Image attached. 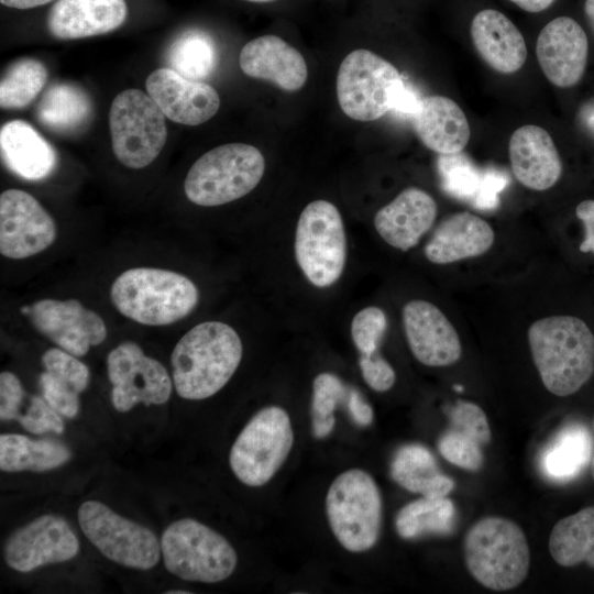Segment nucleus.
<instances>
[{"label": "nucleus", "mask_w": 594, "mask_h": 594, "mask_svg": "<svg viewBox=\"0 0 594 594\" xmlns=\"http://www.w3.org/2000/svg\"><path fill=\"white\" fill-rule=\"evenodd\" d=\"M243 354L238 332L221 321H205L188 330L170 355L173 383L184 399L217 394L235 373Z\"/></svg>", "instance_id": "f257e3e1"}, {"label": "nucleus", "mask_w": 594, "mask_h": 594, "mask_svg": "<svg viewBox=\"0 0 594 594\" xmlns=\"http://www.w3.org/2000/svg\"><path fill=\"white\" fill-rule=\"evenodd\" d=\"M534 363L544 387L570 396L594 373V334L578 317L558 315L535 321L528 329Z\"/></svg>", "instance_id": "f03ea898"}, {"label": "nucleus", "mask_w": 594, "mask_h": 594, "mask_svg": "<svg viewBox=\"0 0 594 594\" xmlns=\"http://www.w3.org/2000/svg\"><path fill=\"white\" fill-rule=\"evenodd\" d=\"M110 299L124 317L144 326H167L187 317L199 292L187 276L164 268L133 267L110 287Z\"/></svg>", "instance_id": "7ed1b4c3"}, {"label": "nucleus", "mask_w": 594, "mask_h": 594, "mask_svg": "<svg viewBox=\"0 0 594 594\" xmlns=\"http://www.w3.org/2000/svg\"><path fill=\"white\" fill-rule=\"evenodd\" d=\"M464 559L471 575L494 591L517 587L529 571V547L522 529L513 520L487 516L464 537Z\"/></svg>", "instance_id": "20e7f679"}, {"label": "nucleus", "mask_w": 594, "mask_h": 594, "mask_svg": "<svg viewBox=\"0 0 594 594\" xmlns=\"http://www.w3.org/2000/svg\"><path fill=\"white\" fill-rule=\"evenodd\" d=\"M265 170L263 154L253 145L229 143L200 156L189 168L184 190L202 207L221 206L251 193Z\"/></svg>", "instance_id": "39448f33"}, {"label": "nucleus", "mask_w": 594, "mask_h": 594, "mask_svg": "<svg viewBox=\"0 0 594 594\" xmlns=\"http://www.w3.org/2000/svg\"><path fill=\"white\" fill-rule=\"evenodd\" d=\"M326 513L338 542L353 553L372 549L378 541L383 503L380 488L370 473L350 469L330 484Z\"/></svg>", "instance_id": "423d86ee"}, {"label": "nucleus", "mask_w": 594, "mask_h": 594, "mask_svg": "<svg viewBox=\"0 0 594 594\" xmlns=\"http://www.w3.org/2000/svg\"><path fill=\"white\" fill-rule=\"evenodd\" d=\"M161 551L168 572L193 582L224 581L238 563L234 548L222 535L191 518L176 520L164 530Z\"/></svg>", "instance_id": "0eeeda50"}, {"label": "nucleus", "mask_w": 594, "mask_h": 594, "mask_svg": "<svg viewBox=\"0 0 594 594\" xmlns=\"http://www.w3.org/2000/svg\"><path fill=\"white\" fill-rule=\"evenodd\" d=\"M294 251L307 280L318 288L332 286L341 277L346 262V237L338 208L318 199L301 211Z\"/></svg>", "instance_id": "6e6552de"}, {"label": "nucleus", "mask_w": 594, "mask_h": 594, "mask_svg": "<svg viewBox=\"0 0 594 594\" xmlns=\"http://www.w3.org/2000/svg\"><path fill=\"white\" fill-rule=\"evenodd\" d=\"M294 443L288 413L278 406L258 410L233 442L229 462L244 485L258 487L270 482L286 461Z\"/></svg>", "instance_id": "1a4fd4ad"}, {"label": "nucleus", "mask_w": 594, "mask_h": 594, "mask_svg": "<svg viewBox=\"0 0 594 594\" xmlns=\"http://www.w3.org/2000/svg\"><path fill=\"white\" fill-rule=\"evenodd\" d=\"M405 85L397 68L377 54L360 48L340 64L337 97L342 111L356 121H374L393 110Z\"/></svg>", "instance_id": "9d476101"}, {"label": "nucleus", "mask_w": 594, "mask_h": 594, "mask_svg": "<svg viewBox=\"0 0 594 594\" xmlns=\"http://www.w3.org/2000/svg\"><path fill=\"white\" fill-rule=\"evenodd\" d=\"M109 129L117 160L134 169L150 165L167 139L165 114L140 89H127L116 96L109 111Z\"/></svg>", "instance_id": "9b49d317"}, {"label": "nucleus", "mask_w": 594, "mask_h": 594, "mask_svg": "<svg viewBox=\"0 0 594 594\" xmlns=\"http://www.w3.org/2000/svg\"><path fill=\"white\" fill-rule=\"evenodd\" d=\"M77 517L87 539L111 561L138 570H150L160 561L161 543L155 534L101 502H84Z\"/></svg>", "instance_id": "f8f14e48"}, {"label": "nucleus", "mask_w": 594, "mask_h": 594, "mask_svg": "<svg viewBox=\"0 0 594 594\" xmlns=\"http://www.w3.org/2000/svg\"><path fill=\"white\" fill-rule=\"evenodd\" d=\"M107 373L113 407L125 413L142 403L165 404L172 394V380L163 364L144 354L139 344L124 341L107 358Z\"/></svg>", "instance_id": "ddd939ff"}, {"label": "nucleus", "mask_w": 594, "mask_h": 594, "mask_svg": "<svg viewBox=\"0 0 594 594\" xmlns=\"http://www.w3.org/2000/svg\"><path fill=\"white\" fill-rule=\"evenodd\" d=\"M21 312L37 332L75 356L86 355L107 337L103 319L77 299H40Z\"/></svg>", "instance_id": "4468645a"}, {"label": "nucleus", "mask_w": 594, "mask_h": 594, "mask_svg": "<svg viewBox=\"0 0 594 594\" xmlns=\"http://www.w3.org/2000/svg\"><path fill=\"white\" fill-rule=\"evenodd\" d=\"M56 223L29 193L7 189L0 195V253L11 260L36 255L55 241Z\"/></svg>", "instance_id": "2eb2a0df"}, {"label": "nucleus", "mask_w": 594, "mask_h": 594, "mask_svg": "<svg viewBox=\"0 0 594 594\" xmlns=\"http://www.w3.org/2000/svg\"><path fill=\"white\" fill-rule=\"evenodd\" d=\"M78 551V538L68 522L56 515H43L8 538L4 560L11 569L26 573L46 564L68 561Z\"/></svg>", "instance_id": "dca6fc26"}, {"label": "nucleus", "mask_w": 594, "mask_h": 594, "mask_svg": "<svg viewBox=\"0 0 594 594\" xmlns=\"http://www.w3.org/2000/svg\"><path fill=\"white\" fill-rule=\"evenodd\" d=\"M407 343L424 365L439 367L458 362L462 354L459 334L446 315L433 304L415 299L402 312Z\"/></svg>", "instance_id": "f3484780"}, {"label": "nucleus", "mask_w": 594, "mask_h": 594, "mask_svg": "<svg viewBox=\"0 0 594 594\" xmlns=\"http://www.w3.org/2000/svg\"><path fill=\"white\" fill-rule=\"evenodd\" d=\"M588 54L587 36L569 16H558L540 31L536 55L547 79L557 87L575 86L582 78Z\"/></svg>", "instance_id": "a211bd4d"}, {"label": "nucleus", "mask_w": 594, "mask_h": 594, "mask_svg": "<svg viewBox=\"0 0 594 594\" xmlns=\"http://www.w3.org/2000/svg\"><path fill=\"white\" fill-rule=\"evenodd\" d=\"M147 94L166 118L185 125H198L219 110L217 90L199 80L188 79L172 68L154 70L146 78Z\"/></svg>", "instance_id": "6ab92c4d"}, {"label": "nucleus", "mask_w": 594, "mask_h": 594, "mask_svg": "<svg viewBox=\"0 0 594 594\" xmlns=\"http://www.w3.org/2000/svg\"><path fill=\"white\" fill-rule=\"evenodd\" d=\"M437 212V204L428 193L409 187L375 213L374 227L387 244L406 252L432 227Z\"/></svg>", "instance_id": "aec40b11"}, {"label": "nucleus", "mask_w": 594, "mask_h": 594, "mask_svg": "<svg viewBox=\"0 0 594 594\" xmlns=\"http://www.w3.org/2000/svg\"><path fill=\"white\" fill-rule=\"evenodd\" d=\"M512 170L517 180L532 190H547L559 180L562 163L550 134L527 124L514 131L508 143Z\"/></svg>", "instance_id": "412c9836"}, {"label": "nucleus", "mask_w": 594, "mask_h": 594, "mask_svg": "<svg viewBox=\"0 0 594 594\" xmlns=\"http://www.w3.org/2000/svg\"><path fill=\"white\" fill-rule=\"evenodd\" d=\"M239 63L249 77L268 80L285 91L299 90L307 80L302 55L276 35H263L248 42Z\"/></svg>", "instance_id": "4be33fe9"}, {"label": "nucleus", "mask_w": 594, "mask_h": 594, "mask_svg": "<svg viewBox=\"0 0 594 594\" xmlns=\"http://www.w3.org/2000/svg\"><path fill=\"white\" fill-rule=\"evenodd\" d=\"M124 0H57L47 14V30L56 38L74 40L114 31L127 19Z\"/></svg>", "instance_id": "5701e85b"}, {"label": "nucleus", "mask_w": 594, "mask_h": 594, "mask_svg": "<svg viewBox=\"0 0 594 594\" xmlns=\"http://www.w3.org/2000/svg\"><path fill=\"white\" fill-rule=\"evenodd\" d=\"M471 37L481 58L502 74L518 72L527 58L525 38L504 13L485 9L471 23Z\"/></svg>", "instance_id": "b1692460"}, {"label": "nucleus", "mask_w": 594, "mask_h": 594, "mask_svg": "<svg viewBox=\"0 0 594 594\" xmlns=\"http://www.w3.org/2000/svg\"><path fill=\"white\" fill-rule=\"evenodd\" d=\"M494 231L483 218L469 211L446 217L425 246V255L433 264H450L476 257L494 243Z\"/></svg>", "instance_id": "393cba45"}, {"label": "nucleus", "mask_w": 594, "mask_h": 594, "mask_svg": "<svg viewBox=\"0 0 594 594\" xmlns=\"http://www.w3.org/2000/svg\"><path fill=\"white\" fill-rule=\"evenodd\" d=\"M413 123L422 144L440 155L462 152L471 136L463 110L444 96H427L420 99L413 114Z\"/></svg>", "instance_id": "a878e982"}, {"label": "nucleus", "mask_w": 594, "mask_h": 594, "mask_svg": "<svg viewBox=\"0 0 594 594\" xmlns=\"http://www.w3.org/2000/svg\"><path fill=\"white\" fill-rule=\"evenodd\" d=\"M0 148L6 166L26 180L44 179L57 165L54 147L22 120H12L1 127Z\"/></svg>", "instance_id": "bb28decb"}, {"label": "nucleus", "mask_w": 594, "mask_h": 594, "mask_svg": "<svg viewBox=\"0 0 594 594\" xmlns=\"http://www.w3.org/2000/svg\"><path fill=\"white\" fill-rule=\"evenodd\" d=\"M391 476L406 491L421 496H448L454 488L453 480L440 471L431 451L419 443L405 444L395 452Z\"/></svg>", "instance_id": "cd10ccee"}, {"label": "nucleus", "mask_w": 594, "mask_h": 594, "mask_svg": "<svg viewBox=\"0 0 594 594\" xmlns=\"http://www.w3.org/2000/svg\"><path fill=\"white\" fill-rule=\"evenodd\" d=\"M92 110L91 99L80 86L58 81L42 95L36 117L41 124L53 132L73 134L89 124Z\"/></svg>", "instance_id": "c85d7f7f"}, {"label": "nucleus", "mask_w": 594, "mask_h": 594, "mask_svg": "<svg viewBox=\"0 0 594 594\" xmlns=\"http://www.w3.org/2000/svg\"><path fill=\"white\" fill-rule=\"evenodd\" d=\"M593 448L588 429L580 424H569L543 449L541 470L552 481H569L591 463Z\"/></svg>", "instance_id": "c756f323"}, {"label": "nucleus", "mask_w": 594, "mask_h": 594, "mask_svg": "<svg viewBox=\"0 0 594 594\" xmlns=\"http://www.w3.org/2000/svg\"><path fill=\"white\" fill-rule=\"evenodd\" d=\"M549 551L561 566L586 563L594 569V506L560 519L551 530Z\"/></svg>", "instance_id": "7c9ffc66"}, {"label": "nucleus", "mask_w": 594, "mask_h": 594, "mask_svg": "<svg viewBox=\"0 0 594 594\" xmlns=\"http://www.w3.org/2000/svg\"><path fill=\"white\" fill-rule=\"evenodd\" d=\"M72 453L52 440H34L24 435L0 436V469L4 472H44L66 463Z\"/></svg>", "instance_id": "2f4dec72"}, {"label": "nucleus", "mask_w": 594, "mask_h": 594, "mask_svg": "<svg viewBox=\"0 0 594 594\" xmlns=\"http://www.w3.org/2000/svg\"><path fill=\"white\" fill-rule=\"evenodd\" d=\"M455 507L447 496H421L403 506L395 517V528L403 539L413 540L426 536H444L455 525Z\"/></svg>", "instance_id": "473e14b6"}, {"label": "nucleus", "mask_w": 594, "mask_h": 594, "mask_svg": "<svg viewBox=\"0 0 594 594\" xmlns=\"http://www.w3.org/2000/svg\"><path fill=\"white\" fill-rule=\"evenodd\" d=\"M167 62L169 68L182 76L202 81L215 70L218 52L210 36L199 31H190L172 44Z\"/></svg>", "instance_id": "72a5a7b5"}, {"label": "nucleus", "mask_w": 594, "mask_h": 594, "mask_svg": "<svg viewBox=\"0 0 594 594\" xmlns=\"http://www.w3.org/2000/svg\"><path fill=\"white\" fill-rule=\"evenodd\" d=\"M47 80L45 65L35 58H21L4 70L0 81L2 109H21L33 101Z\"/></svg>", "instance_id": "f704fd0d"}, {"label": "nucleus", "mask_w": 594, "mask_h": 594, "mask_svg": "<svg viewBox=\"0 0 594 594\" xmlns=\"http://www.w3.org/2000/svg\"><path fill=\"white\" fill-rule=\"evenodd\" d=\"M348 395L343 382L334 374H318L312 383V435L316 439L327 438L336 426L334 410Z\"/></svg>", "instance_id": "c9c22d12"}, {"label": "nucleus", "mask_w": 594, "mask_h": 594, "mask_svg": "<svg viewBox=\"0 0 594 594\" xmlns=\"http://www.w3.org/2000/svg\"><path fill=\"white\" fill-rule=\"evenodd\" d=\"M439 169L444 189L459 198H471L481 195L485 176L481 175L466 156L457 154L441 155ZM476 198V200H477Z\"/></svg>", "instance_id": "e433bc0d"}, {"label": "nucleus", "mask_w": 594, "mask_h": 594, "mask_svg": "<svg viewBox=\"0 0 594 594\" xmlns=\"http://www.w3.org/2000/svg\"><path fill=\"white\" fill-rule=\"evenodd\" d=\"M386 330V314L375 306L360 310L351 322L352 341L360 354H372L378 351Z\"/></svg>", "instance_id": "4c0bfd02"}, {"label": "nucleus", "mask_w": 594, "mask_h": 594, "mask_svg": "<svg viewBox=\"0 0 594 594\" xmlns=\"http://www.w3.org/2000/svg\"><path fill=\"white\" fill-rule=\"evenodd\" d=\"M482 446L468 436L448 428L438 440L440 454L451 464L468 471H477L484 462Z\"/></svg>", "instance_id": "58836bf2"}, {"label": "nucleus", "mask_w": 594, "mask_h": 594, "mask_svg": "<svg viewBox=\"0 0 594 594\" xmlns=\"http://www.w3.org/2000/svg\"><path fill=\"white\" fill-rule=\"evenodd\" d=\"M450 429L459 431L482 447L491 441V428L483 409L468 400H457L448 411Z\"/></svg>", "instance_id": "ea45409f"}, {"label": "nucleus", "mask_w": 594, "mask_h": 594, "mask_svg": "<svg viewBox=\"0 0 594 594\" xmlns=\"http://www.w3.org/2000/svg\"><path fill=\"white\" fill-rule=\"evenodd\" d=\"M42 364L45 371L66 381L79 394L89 384L90 372L87 365L61 348L45 351L42 355Z\"/></svg>", "instance_id": "a19ab883"}, {"label": "nucleus", "mask_w": 594, "mask_h": 594, "mask_svg": "<svg viewBox=\"0 0 594 594\" xmlns=\"http://www.w3.org/2000/svg\"><path fill=\"white\" fill-rule=\"evenodd\" d=\"M38 384L45 400L59 414L73 419L79 411V393L63 378L44 371Z\"/></svg>", "instance_id": "79ce46f5"}, {"label": "nucleus", "mask_w": 594, "mask_h": 594, "mask_svg": "<svg viewBox=\"0 0 594 594\" xmlns=\"http://www.w3.org/2000/svg\"><path fill=\"white\" fill-rule=\"evenodd\" d=\"M18 421L31 433L41 435L48 431L62 433L64 421L59 414L45 400L44 397L29 396V405Z\"/></svg>", "instance_id": "37998d69"}, {"label": "nucleus", "mask_w": 594, "mask_h": 594, "mask_svg": "<svg viewBox=\"0 0 594 594\" xmlns=\"http://www.w3.org/2000/svg\"><path fill=\"white\" fill-rule=\"evenodd\" d=\"M359 366L365 383L375 392L391 389L396 381L393 366L378 353L360 354Z\"/></svg>", "instance_id": "c03bdc74"}, {"label": "nucleus", "mask_w": 594, "mask_h": 594, "mask_svg": "<svg viewBox=\"0 0 594 594\" xmlns=\"http://www.w3.org/2000/svg\"><path fill=\"white\" fill-rule=\"evenodd\" d=\"M26 393L18 378V376L11 372L3 371L0 374V419L16 420L24 400L26 399Z\"/></svg>", "instance_id": "a18cd8bd"}, {"label": "nucleus", "mask_w": 594, "mask_h": 594, "mask_svg": "<svg viewBox=\"0 0 594 594\" xmlns=\"http://www.w3.org/2000/svg\"><path fill=\"white\" fill-rule=\"evenodd\" d=\"M348 410L352 420L360 427H367L373 422V408L355 388L348 391Z\"/></svg>", "instance_id": "49530a36"}, {"label": "nucleus", "mask_w": 594, "mask_h": 594, "mask_svg": "<svg viewBox=\"0 0 594 594\" xmlns=\"http://www.w3.org/2000/svg\"><path fill=\"white\" fill-rule=\"evenodd\" d=\"M575 213L584 226V240L580 244V251L594 253V199L580 202L576 206Z\"/></svg>", "instance_id": "de8ad7c7"}, {"label": "nucleus", "mask_w": 594, "mask_h": 594, "mask_svg": "<svg viewBox=\"0 0 594 594\" xmlns=\"http://www.w3.org/2000/svg\"><path fill=\"white\" fill-rule=\"evenodd\" d=\"M524 11L538 13L548 9L556 0H509Z\"/></svg>", "instance_id": "09e8293b"}, {"label": "nucleus", "mask_w": 594, "mask_h": 594, "mask_svg": "<svg viewBox=\"0 0 594 594\" xmlns=\"http://www.w3.org/2000/svg\"><path fill=\"white\" fill-rule=\"evenodd\" d=\"M53 0H0V2L14 9H31L40 6H44Z\"/></svg>", "instance_id": "8fccbe9b"}, {"label": "nucleus", "mask_w": 594, "mask_h": 594, "mask_svg": "<svg viewBox=\"0 0 594 594\" xmlns=\"http://www.w3.org/2000/svg\"><path fill=\"white\" fill-rule=\"evenodd\" d=\"M582 120L594 132V100L587 102L582 109Z\"/></svg>", "instance_id": "3c124183"}, {"label": "nucleus", "mask_w": 594, "mask_h": 594, "mask_svg": "<svg viewBox=\"0 0 594 594\" xmlns=\"http://www.w3.org/2000/svg\"><path fill=\"white\" fill-rule=\"evenodd\" d=\"M584 11L590 21L591 26L594 30V0H585Z\"/></svg>", "instance_id": "603ef678"}, {"label": "nucleus", "mask_w": 594, "mask_h": 594, "mask_svg": "<svg viewBox=\"0 0 594 594\" xmlns=\"http://www.w3.org/2000/svg\"><path fill=\"white\" fill-rule=\"evenodd\" d=\"M593 440H594V419H593ZM591 470H592V476L594 479V448H593V454L591 459Z\"/></svg>", "instance_id": "864d4df0"}, {"label": "nucleus", "mask_w": 594, "mask_h": 594, "mask_svg": "<svg viewBox=\"0 0 594 594\" xmlns=\"http://www.w3.org/2000/svg\"><path fill=\"white\" fill-rule=\"evenodd\" d=\"M167 593L168 594H188L190 592H188V591H168Z\"/></svg>", "instance_id": "5fc2aeb1"}, {"label": "nucleus", "mask_w": 594, "mask_h": 594, "mask_svg": "<svg viewBox=\"0 0 594 594\" xmlns=\"http://www.w3.org/2000/svg\"><path fill=\"white\" fill-rule=\"evenodd\" d=\"M246 1L264 3V2L275 1V0H246Z\"/></svg>", "instance_id": "6e6d98bb"}]
</instances>
